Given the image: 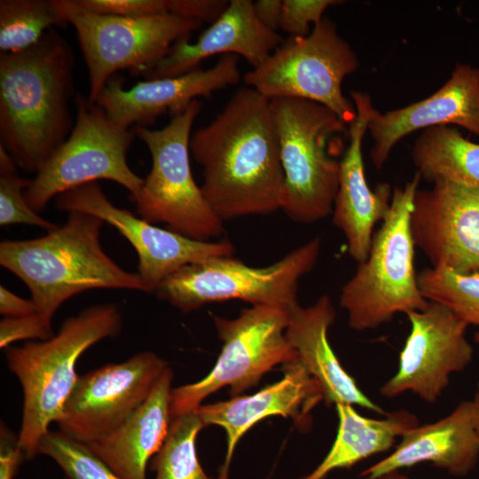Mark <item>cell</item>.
I'll list each match as a JSON object with an SVG mask.
<instances>
[{
    "label": "cell",
    "instance_id": "obj_8",
    "mask_svg": "<svg viewBox=\"0 0 479 479\" xmlns=\"http://www.w3.org/2000/svg\"><path fill=\"white\" fill-rule=\"evenodd\" d=\"M193 100L165 127L133 130L148 147L152 168L139 192L131 197L137 213L151 224H166L169 230L197 240L219 237L224 222L206 200L193 179L190 165V138L194 120L201 109Z\"/></svg>",
    "mask_w": 479,
    "mask_h": 479
},
{
    "label": "cell",
    "instance_id": "obj_33",
    "mask_svg": "<svg viewBox=\"0 0 479 479\" xmlns=\"http://www.w3.org/2000/svg\"><path fill=\"white\" fill-rule=\"evenodd\" d=\"M93 13L119 17H145L169 13L167 0H74Z\"/></svg>",
    "mask_w": 479,
    "mask_h": 479
},
{
    "label": "cell",
    "instance_id": "obj_4",
    "mask_svg": "<svg viewBox=\"0 0 479 479\" xmlns=\"http://www.w3.org/2000/svg\"><path fill=\"white\" fill-rule=\"evenodd\" d=\"M121 328L118 307L98 304L67 318L48 340L7 348L8 368L23 392L18 438L26 459L37 455L40 441L59 417L79 378V357L98 342L115 336Z\"/></svg>",
    "mask_w": 479,
    "mask_h": 479
},
{
    "label": "cell",
    "instance_id": "obj_42",
    "mask_svg": "<svg viewBox=\"0 0 479 479\" xmlns=\"http://www.w3.org/2000/svg\"><path fill=\"white\" fill-rule=\"evenodd\" d=\"M381 479H393V473L384 475Z\"/></svg>",
    "mask_w": 479,
    "mask_h": 479
},
{
    "label": "cell",
    "instance_id": "obj_35",
    "mask_svg": "<svg viewBox=\"0 0 479 479\" xmlns=\"http://www.w3.org/2000/svg\"><path fill=\"white\" fill-rule=\"evenodd\" d=\"M224 0H167L169 13L202 22L213 23L225 10Z\"/></svg>",
    "mask_w": 479,
    "mask_h": 479
},
{
    "label": "cell",
    "instance_id": "obj_21",
    "mask_svg": "<svg viewBox=\"0 0 479 479\" xmlns=\"http://www.w3.org/2000/svg\"><path fill=\"white\" fill-rule=\"evenodd\" d=\"M282 43L277 31L259 21L252 1L232 0L195 43H191L189 36L178 40L142 75L146 80L178 76L199 68L202 60L217 54L241 56L255 68Z\"/></svg>",
    "mask_w": 479,
    "mask_h": 479
},
{
    "label": "cell",
    "instance_id": "obj_15",
    "mask_svg": "<svg viewBox=\"0 0 479 479\" xmlns=\"http://www.w3.org/2000/svg\"><path fill=\"white\" fill-rule=\"evenodd\" d=\"M406 316L410 332L397 371L380 392L392 398L409 391L433 404L448 386L450 376L472 361L473 348L466 337L468 325L448 308L432 302Z\"/></svg>",
    "mask_w": 479,
    "mask_h": 479
},
{
    "label": "cell",
    "instance_id": "obj_11",
    "mask_svg": "<svg viewBox=\"0 0 479 479\" xmlns=\"http://www.w3.org/2000/svg\"><path fill=\"white\" fill-rule=\"evenodd\" d=\"M53 2L76 31L88 70V99L92 104L117 71L127 69L134 75H144L178 40L190 36L202 24L172 13L101 15L81 8L74 0Z\"/></svg>",
    "mask_w": 479,
    "mask_h": 479
},
{
    "label": "cell",
    "instance_id": "obj_30",
    "mask_svg": "<svg viewBox=\"0 0 479 479\" xmlns=\"http://www.w3.org/2000/svg\"><path fill=\"white\" fill-rule=\"evenodd\" d=\"M37 454L51 459L65 479H122L88 447L61 431L49 430L40 441Z\"/></svg>",
    "mask_w": 479,
    "mask_h": 479
},
{
    "label": "cell",
    "instance_id": "obj_2",
    "mask_svg": "<svg viewBox=\"0 0 479 479\" xmlns=\"http://www.w3.org/2000/svg\"><path fill=\"white\" fill-rule=\"evenodd\" d=\"M74 66L54 28L27 50L0 53V146L25 171L36 174L71 133Z\"/></svg>",
    "mask_w": 479,
    "mask_h": 479
},
{
    "label": "cell",
    "instance_id": "obj_17",
    "mask_svg": "<svg viewBox=\"0 0 479 479\" xmlns=\"http://www.w3.org/2000/svg\"><path fill=\"white\" fill-rule=\"evenodd\" d=\"M240 80L239 56L222 55L206 70L197 68L184 75L150 79L124 89L122 80L114 75L98 95L96 104L115 123L124 128L146 127L157 116L183 113L198 97L236 85Z\"/></svg>",
    "mask_w": 479,
    "mask_h": 479
},
{
    "label": "cell",
    "instance_id": "obj_14",
    "mask_svg": "<svg viewBox=\"0 0 479 479\" xmlns=\"http://www.w3.org/2000/svg\"><path fill=\"white\" fill-rule=\"evenodd\" d=\"M56 206L60 211L93 215L114 227L137 253V274L146 292H154L162 280L185 264L234 253V247L228 240H193L115 207L98 182L81 185L59 194Z\"/></svg>",
    "mask_w": 479,
    "mask_h": 479
},
{
    "label": "cell",
    "instance_id": "obj_39",
    "mask_svg": "<svg viewBox=\"0 0 479 479\" xmlns=\"http://www.w3.org/2000/svg\"><path fill=\"white\" fill-rule=\"evenodd\" d=\"M472 405V420L474 428L479 440V381L477 383L476 391L475 393L474 398L471 401Z\"/></svg>",
    "mask_w": 479,
    "mask_h": 479
},
{
    "label": "cell",
    "instance_id": "obj_41",
    "mask_svg": "<svg viewBox=\"0 0 479 479\" xmlns=\"http://www.w3.org/2000/svg\"><path fill=\"white\" fill-rule=\"evenodd\" d=\"M474 340L479 345V328L476 331V333L475 334Z\"/></svg>",
    "mask_w": 479,
    "mask_h": 479
},
{
    "label": "cell",
    "instance_id": "obj_12",
    "mask_svg": "<svg viewBox=\"0 0 479 479\" xmlns=\"http://www.w3.org/2000/svg\"><path fill=\"white\" fill-rule=\"evenodd\" d=\"M76 120L66 141L49 157L25 190L28 206L43 210L59 194L98 179H106L136 196L144 179L127 162L133 130L113 122L106 112L88 98L75 96Z\"/></svg>",
    "mask_w": 479,
    "mask_h": 479
},
{
    "label": "cell",
    "instance_id": "obj_7",
    "mask_svg": "<svg viewBox=\"0 0 479 479\" xmlns=\"http://www.w3.org/2000/svg\"><path fill=\"white\" fill-rule=\"evenodd\" d=\"M320 248L321 239L316 237L264 267L232 255L208 257L177 269L154 293L185 313L233 299L290 309L298 304L299 280L313 269Z\"/></svg>",
    "mask_w": 479,
    "mask_h": 479
},
{
    "label": "cell",
    "instance_id": "obj_25",
    "mask_svg": "<svg viewBox=\"0 0 479 479\" xmlns=\"http://www.w3.org/2000/svg\"><path fill=\"white\" fill-rule=\"evenodd\" d=\"M336 437L322 461L301 479H326L333 471L349 468L373 455L389 450L408 430L419 425L407 410L388 412L382 419L367 418L353 405L335 404Z\"/></svg>",
    "mask_w": 479,
    "mask_h": 479
},
{
    "label": "cell",
    "instance_id": "obj_22",
    "mask_svg": "<svg viewBox=\"0 0 479 479\" xmlns=\"http://www.w3.org/2000/svg\"><path fill=\"white\" fill-rule=\"evenodd\" d=\"M395 450L361 473L362 479H381L401 468L428 462L454 476H465L479 459V440L471 401H463L447 416L408 430Z\"/></svg>",
    "mask_w": 479,
    "mask_h": 479
},
{
    "label": "cell",
    "instance_id": "obj_37",
    "mask_svg": "<svg viewBox=\"0 0 479 479\" xmlns=\"http://www.w3.org/2000/svg\"><path fill=\"white\" fill-rule=\"evenodd\" d=\"M36 307L31 299H24L4 286H0V313L6 318L22 317L36 313Z\"/></svg>",
    "mask_w": 479,
    "mask_h": 479
},
{
    "label": "cell",
    "instance_id": "obj_40",
    "mask_svg": "<svg viewBox=\"0 0 479 479\" xmlns=\"http://www.w3.org/2000/svg\"><path fill=\"white\" fill-rule=\"evenodd\" d=\"M393 479H410L407 476L400 474L399 472L393 473Z\"/></svg>",
    "mask_w": 479,
    "mask_h": 479
},
{
    "label": "cell",
    "instance_id": "obj_24",
    "mask_svg": "<svg viewBox=\"0 0 479 479\" xmlns=\"http://www.w3.org/2000/svg\"><path fill=\"white\" fill-rule=\"evenodd\" d=\"M173 371L169 366L145 403L119 428L85 444L122 479H146L148 463L170 429Z\"/></svg>",
    "mask_w": 479,
    "mask_h": 479
},
{
    "label": "cell",
    "instance_id": "obj_36",
    "mask_svg": "<svg viewBox=\"0 0 479 479\" xmlns=\"http://www.w3.org/2000/svg\"><path fill=\"white\" fill-rule=\"evenodd\" d=\"M25 454L16 436L4 424L0 427V479H13Z\"/></svg>",
    "mask_w": 479,
    "mask_h": 479
},
{
    "label": "cell",
    "instance_id": "obj_38",
    "mask_svg": "<svg viewBox=\"0 0 479 479\" xmlns=\"http://www.w3.org/2000/svg\"><path fill=\"white\" fill-rule=\"evenodd\" d=\"M255 16L268 28L277 31L280 26L283 0H257L253 3Z\"/></svg>",
    "mask_w": 479,
    "mask_h": 479
},
{
    "label": "cell",
    "instance_id": "obj_10",
    "mask_svg": "<svg viewBox=\"0 0 479 479\" xmlns=\"http://www.w3.org/2000/svg\"><path fill=\"white\" fill-rule=\"evenodd\" d=\"M358 59L324 17L306 36H290L242 79L247 87L268 98L310 100L333 111L346 124L357 117L353 102L342 90L343 79L355 72Z\"/></svg>",
    "mask_w": 479,
    "mask_h": 479
},
{
    "label": "cell",
    "instance_id": "obj_19",
    "mask_svg": "<svg viewBox=\"0 0 479 479\" xmlns=\"http://www.w3.org/2000/svg\"><path fill=\"white\" fill-rule=\"evenodd\" d=\"M456 124L479 137V68L458 64L451 77L427 98L381 114L368 124L370 158L381 169L404 137L421 129Z\"/></svg>",
    "mask_w": 479,
    "mask_h": 479
},
{
    "label": "cell",
    "instance_id": "obj_16",
    "mask_svg": "<svg viewBox=\"0 0 479 479\" xmlns=\"http://www.w3.org/2000/svg\"><path fill=\"white\" fill-rule=\"evenodd\" d=\"M416 192L411 216L415 247L432 267L479 272V186L437 181Z\"/></svg>",
    "mask_w": 479,
    "mask_h": 479
},
{
    "label": "cell",
    "instance_id": "obj_5",
    "mask_svg": "<svg viewBox=\"0 0 479 479\" xmlns=\"http://www.w3.org/2000/svg\"><path fill=\"white\" fill-rule=\"evenodd\" d=\"M420 179L417 172L404 187L393 189L389 211L373 234L365 260L342 287L340 305L353 330L374 329L397 313L420 310L429 302L419 287L411 228Z\"/></svg>",
    "mask_w": 479,
    "mask_h": 479
},
{
    "label": "cell",
    "instance_id": "obj_32",
    "mask_svg": "<svg viewBox=\"0 0 479 479\" xmlns=\"http://www.w3.org/2000/svg\"><path fill=\"white\" fill-rule=\"evenodd\" d=\"M337 0H283L279 28L290 36H306L324 17L325 11Z\"/></svg>",
    "mask_w": 479,
    "mask_h": 479
},
{
    "label": "cell",
    "instance_id": "obj_13",
    "mask_svg": "<svg viewBox=\"0 0 479 479\" xmlns=\"http://www.w3.org/2000/svg\"><path fill=\"white\" fill-rule=\"evenodd\" d=\"M169 364L151 351L79 375L56 423L70 438L90 444L115 430L148 398Z\"/></svg>",
    "mask_w": 479,
    "mask_h": 479
},
{
    "label": "cell",
    "instance_id": "obj_18",
    "mask_svg": "<svg viewBox=\"0 0 479 479\" xmlns=\"http://www.w3.org/2000/svg\"><path fill=\"white\" fill-rule=\"evenodd\" d=\"M357 111L349 125V145L340 161L338 190L333 207V224L343 233L349 255L358 263L365 261L373 237L374 226L388 215L393 190L379 184L372 190L366 181L362 141L368 124L378 112L368 93L351 90Z\"/></svg>",
    "mask_w": 479,
    "mask_h": 479
},
{
    "label": "cell",
    "instance_id": "obj_1",
    "mask_svg": "<svg viewBox=\"0 0 479 479\" xmlns=\"http://www.w3.org/2000/svg\"><path fill=\"white\" fill-rule=\"evenodd\" d=\"M201 192L224 222L280 209L284 173L270 99L246 87L190 138Z\"/></svg>",
    "mask_w": 479,
    "mask_h": 479
},
{
    "label": "cell",
    "instance_id": "obj_20",
    "mask_svg": "<svg viewBox=\"0 0 479 479\" xmlns=\"http://www.w3.org/2000/svg\"><path fill=\"white\" fill-rule=\"evenodd\" d=\"M283 368L281 380L252 395L201 404L195 410L204 427L218 426L225 431L226 454L219 473L229 475L238 443L257 422L279 415L304 426L314 407L324 400L320 386L299 360Z\"/></svg>",
    "mask_w": 479,
    "mask_h": 479
},
{
    "label": "cell",
    "instance_id": "obj_29",
    "mask_svg": "<svg viewBox=\"0 0 479 479\" xmlns=\"http://www.w3.org/2000/svg\"><path fill=\"white\" fill-rule=\"evenodd\" d=\"M418 284L427 301L444 305L479 328V272L430 267L418 272Z\"/></svg>",
    "mask_w": 479,
    "mask_h": 479
},
{
    "label": "cell",
    "instance_id": "obj_26",
    "mask_svg": "<svg viewBox=\"0 0 479 479\" xmlns=\"http://www.w3.org/2000/svg\"><path fill=\"white\" fill-rule=\"evenodd\" d=\"M411 155L418 173L428 183L442 180L479 186V144L455 128L443 125L424 130Z\"/></svg>",
    "mask_w": 479,
    "mask_h": 479
},
{
    "label": "cell",
    "instance_id": "obj_23",
    "mask_svg": "<svg viewBox=\"0 0 479 479\" xmlns=\"http://www.w3.org/2000/svg\"><path fill=\"white\" fill-rule=\"evenodd\" d=\"M335 317V309L326 294L309 307L298 303L289 309L286 338L296 351L300 363L320 386L327 404L357 405L387 414L361 390L334 354L327 334Z\"/></svg>",
    "mask_w": 479,
    "mask_h": 479
},
{
    "label": "cell",
    "instance_id": "obj_27",
    "mask_svg": "<svg viewBox=\"0 0 479 479\" xmlns=\"http://www.w3.org/2000/svg\"><path fill=\"white\" fill-rule=\"evenodd\" d=\"M67 24L53 0H1L0 51L27 50L38 43L49 29Z\"/></svg>",
    "mask_w": 479,
    "mask_h": 479
},
{
    "label": "cell",
    "instance_id": "obj_6",
    "mask_svg": "<svg viewBox=\"0 0 479 479\" xmlns=\"http://www.w3.org/2000/svg\"><path fill=\"white\" fill-rule=\"evenodd\" d=\"M284 173L280 209L293 221L312 224L332 214L340 161L333 138L349 136V125L318 103L296 98L270 99Z\"/></svg>",
    "mask_w": 479,
    "mask_h": 479
},
{
    "label": "cell",
    "instance_id": "obj_28",
    "mask_svg": "<svg viewBox=\"0 0 479 479\" xmlns=\"http://www.w3.org/2000/svg\"><path fill=\"white\" fill-rule=\"evenodd\" d=\"M204 425L196 411L187 412L171 420L169 436L153 457V479H229L219 473L216 478L208 476L202 468L196 441Z\"/></svg>",
    "mask_w": 479,
    "mask_h": 479
},
{
    "label": "cell",
    "instance_id": "obj_9",
    "mask_svg": "<svg viewBox=\"0 0 479 479\" xmlns=\"http://www.w3.org/2000/svg\"><path fill=\"white\" fill-rule=\"evenodd\" d=\"M222 342L220 355L212 370L200 381L172 389L170 417L195 411L211 394L228 387L237 397L255 386L275 366L298 361L285 331L289 308L252 305L232 319L212 315Z\"/></svg>",
    "mask_w": 479,
    "mask_h": 479
},
{
    "label": "cell",
    "instance_id": "obj_31",
    "mask_svg": "<svg viewBox=\"0 0 479 479\" xmlns=\"http://www.w3.org/2000/svg\"><path fill=\"white\" fill-rule=\"evenodd\" d=\"M17 165L0 146V225L27 224L49 231L58 227L32 209L25 198L31 180L17 174Z\"/></svg>",
    "mask_w": 479,
    "mask_h": 479
},
{
    "label": "cell",
    "instance_id": "obj_3",
    "mask_svg": "<svg viewBox=\"0 0 479 479\" xmlns=\"http://www.w3.org/2000/svg\"><path fill=\"white\" fill-rule=\"evenodd\" d=\"M104 224L93 215L70 212L63 225L43 237L0 243V264L28 287L37 313L48 320L67 300L84 291L146 292L137 272L123 270L103 250Z\"/></svg>",
    "mask_w": 479,
    "mask_h": 479
},
{
    "label": "cell",
    "instance_id": "obj_34",
    "mask_svg": "<svg viewBox=\"0 0 479 479\" xmlns=\"http://www.w3.org/2000/svg\"><path fill=\"white\" fill-rule=\"evenodd\" d=\"M53 335L51 321L37 312L22 317H4L0 321L1 349L9 348L17 341L34 339L45 341Z\"/></svg>",
    "mask_w": 479,
    "mask_h": 479
}]
</instances>
